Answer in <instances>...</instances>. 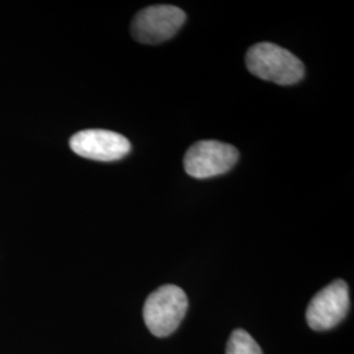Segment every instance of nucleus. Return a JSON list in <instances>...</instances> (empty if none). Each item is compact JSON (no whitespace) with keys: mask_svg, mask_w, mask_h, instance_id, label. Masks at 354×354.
Wrapping results in <instances>:
<instances>
[{"mask_svg":"<svg viewBox=\"0 0 354 354\" xmlns=\"http://www.w3.org/2000/svg\"><path fill=\"white\" fill-rule=\"evenodd\" d=\"M248 71L263 80L291 86L304 76V64L292 53L276 44H256L245 55Z\"/></svg>","mask_w":354,"mask_h":354,"instance_id":"nucleus-1","label":"nucleus"},{"mask_svg":"<svg viewBox=\"0 0 354 354\" xmlns=\"http://www.w3.org/2000/svg\"><path fill=\"white\" fill-rule=\"evenodd\" d=\"M188 310V297L176 285H165L151 292L143 307V319L156 337L174 333Z\"/></svg>","mask_w":354,"mask_h":354,"instance_id":"nucleus-2","label":"nucleus"},{"mask_svg":"<svg viewBox=\"0 0 354 354\" xmlns=\"http://www.w3.org/2000/svg\"><path fill=\"white\" fill-rule=\"evenodd\" d=\"M239 160L236 147L219 140H200L184 156V168L194 178H209L228 172Z\"/></svg>","mask_w":354,"mask_h":354,"instance_id":"nucleus-3","label":"nucleus"},{"mask_svg":"<svg viewBox=\"0 0 354 354\" xmlns=\"http://www.w3.org/2000/svg\"><path fill=\"white\" fill-rule=\"evenodd\" d=\"M187 20L185 12L175 6H151L136 15L131 35L136 41L156 45L174 37Z\"/></svg>","mask_w":354,"mask_h":354,"instance_id":"nucleus-4","label":"nucleus"},{"mask_svg":"<svg viewBox=\"0 0 354 354\" xmlns=\"http://www.w3.org/2000/svg\"><path fill=\"white\" fill-rule=\"evenodd\" d=\"M349 288L345 281L336 279L317 292L306 311V320L314 330L336 327L349 311Z\"/></svg>","mask_w":354,"mask_h":354,"instance_id":"nucleus-5","label":"nucleus"},{"mask_svg":"<svg viewBox=\"0 0 354 354\" xmlns=\"http://www.w3.org/2000/svg\"><path fill=\"white\" fill-rule=\"evenodd\" d=\"M70 147L76 155L96 162H115L131 150L127 137L111 130L88 129L74 134Z\"/></svg>","mask_w":354,"mask_h":354,"instance_id":"nucleus-6","label":"nucleus"},{"mask_svg":"<svg viewBox=\"0 0 354 354\" xmlns=\"http://www.w3.org/2000/svg\"><path fill=\"white\" fill-rule=\"evenodd\" d=\"M226 354H263V351L247 330L235 329L228 339Z\"/></svg>","mask_w":354,"mask_h":354,"instance_id":"nucleus-7","label":"nucleus"}]
</instances>
